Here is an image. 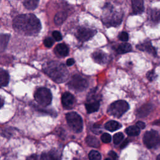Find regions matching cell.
<instances>
[{
	"label": "cell",
	"mask_w": 160,
	"mask_h": 160,
	"mask_svg": "<svg viewBox=\"0 0 160 160\" xmlns=\"http://www.w3.org/2000/svg\"><path fill=\"white\" fill-rule=\"evenodd\" d=\"M61 155L57 150H51L50 151L43 152L40 160H61Z\"/></svg>",
	"instance_id": "cell-13"
},
{
	"label": "cell",
	"mask_w": 160,
	"mask_h": 160,
	"mask_svg": "<svg viewBox=\"0 0 160 160\" xmlns=\"http://www.w3.org/2000/svg\"><path fill=\"white\" fill-rule=\"evenodd\" d=\"M68 86L70 89L78 92L85 90L88 86V82L86 78L79 74H74L71 77Z\"/></svg>",
	"instance_id": "cell-7"
},
{
	"label": "cell",
	"mask_w": 160,
	"mask_h": 160,
	"mask_svg": "<svg viewBox=\"0 0 160 160\" xmlns=\"http://www.w3.org/2000/svg\"><path fill=\"white\" fill-rule=\"evenodd\" d=\"M105 129L109 131H114L121 128V125L116 121H109L105 124Z\"/></svg>",
	"instance_id": "cell-21"
},
{
	"label": "cell",
	"mask_w": 160,
	"mask_h": 160,
	"mask_svg": "<svg viewBox=\"0 0 160 160\" xmlns=\"http://www.w3.org/2000/svg\"><path fill=\"white\" fill-rule=\"evenodd\" d=\"M128 143V139H126V140H125L122 143V144H121V148H124L126 145H127V144Z\"/></svg>",
	"instance_id": "cell-38"
},
{
	"label": "cell",
	"mask_w": 160,
	"mask_h": 160,
	"mask_svg": "<svg viewBox=\"0 0 160 160\" xmlns=\"http://www.w3.org/2000/svg\"><path fill=\"white\" fill-rule=\"evenodd\" d=\"M44 72L56 83L66 81L68 78V70L65 65L58 61H50L42 66Z\"/></svg>",
	"instance_id": "cell-2"
},
{
	"label": "cell",
	"mask_w": 160,
	"mask_h": 160,
	"mask_svg": "<svg viewBox=\"0 0 160 160\" xmlns=\"http://www.w3.org/2000/svg\"><path fill=\"white\" fill-rule=\"evenodd\" d=\"M148 16L150 21L154 23L160 22V9H151L148 12Z\"/></svg>",
	"instance_id": "cell-17"
},
{
	"label": "cell",
	"mask_w": 160,
	"mask_h": 160,
	"mask_svg": "<svg viewBox=\"0 0 160 160\" xmlns=\"http://www.w3.org/2000/svg\"><path fill=\"white\" fill-rule=\"evenodd\" d=\"M96 33V31L85 27H80L76 31L75 36L81 42H85L91 39Z\"/></svg>",
	"instance_id": "cell-9"
},
{
	"label": "cell",
	"mask_w": 160,
	"mask_h": 160,
	"mask_svg": "<svg viewBox=\"0 0 160 160\" xmlns=\"http://www.w3.org/2000/svg\"><path fill=\"white\" fill-rule=\"evenodd\" d=\"M38 2L39 0H24L23 5L26 9L29 10H33L37 8Z\"/></svg>",
	"instance_id": "cell-25"
},
{
	"label": "cell",
	"mask_w": 160,
	"mask_h": 160,
	"mask_svg": "<svg viewBox=\"0 0 160 160\" xmlns=\"http://www.w3.org/2000/svg\"><path fill=\"white\" fill-rule=\"evenodd\" d=\"M137 48L142 51H145L147 52L152 56H156V51L155 48L152 46L151 41H144L143 42L137 45Z\"/></svg>",
	"instance_id": "cell-12"
},
{
	"label": "cell",
	"mask_w": 160,
	"mask_h": 160,
	"mask_svg": "<svg viewBox=\"0 0 160 160\" xmlns=\"http://www.w3.org/2000/svg\"><path fill=\"white\" fill-rule=\"evenodd\" d=\"M108 154L111 158V159L112 160H118V156H117L116 153L114 151H111L110 152H109Z\"/></svg>",
	"instance_id": "cell-34"
},
{
	"label": "cell",
	"mask_w": 160,
	"mask_h": 160,
	"mask_svg": "<svg viewBox=\"0 0 160 160\" xmlns=\"http://www.w3.org/2000/svg\"><path fill=\"white\" fill-rule=\"evenodd\" d=\"M129 108L128 103L124 100H118L112 102L108 108V112L116 118L121 117Z\"/></svg>",
	"instance_id": "cell-4"
},
{
	"label": "cell",
	"mask_w": 160,
	"mask_h": 160,
	"mask_svg": "<svg viewBox=\"0 0 160 160\" xmlns=\"http://www.w3.org/2000/svg\"><path fill=\"white\" fill-rule=\"evenodd\" d=\"M152 108V105L151 104H146L142 106L138 111V116L139 117L146 116L151 111Z\"/></svg>",
	"instance_id": "cell-18"
},
{
	"label": "cell",
	"mask_w": 160,
	"mask_h": 160,
	"mask_svg": "<svg viewBox=\"0 0 160 160\" xmlns=\"http://www.w3.org/2000/svg\"><path fill=\"white\" fill-rule=\"evenodd\" d=\"M9 80V76L8 72L0 68V87H4L8 84Z\"/></svg>",
	"instance_id": "cell-19"
},
{
	"label": "cell",
	"mask_w": 160,
	"mask_h": 160,
	"mask_svg": "<svg viewBox=\"0 0 160 160\" xmlns=\"http://www.w3.org/2000/svg\"><path fill=\"white\" fill-rule=\"evenodd\" d=\"M124 135L122 132L116 133L113 136V142L115 144H118L123 139Z\"/></svg>",
	"instance_id": "cell-28"
},
{
	"label": "cell",
	"mask_w": 160,
	"mask_h": 160,
	"mask_svg": "<svg viewBox=\"0 0 160 160\" xmlns=\"http://www.w3.org/2000/svg\"><path fill=\"white\" fill-rule=\"evenodd\" d=\"M156 160H160V154H159L156 158Z\"/></svg>",
	"instance_id": "cell-40"
},
{
	"label": "cell",
	"mask_w": 160,
	"mask_h": 160,
	"mask_svg": "<svg viewBox=\"0 0 160 160\" xmlns=\"http://www.w3.org/2000/svg\"><path fill=\"white\" fill-rule=\"evenodd\" d=\"M74 60L72 58H69V59H68L66 61V64H67L68 66H72V64H74Z\"/></svg>",
	"instance_id": "cell-36"
},
{
	"label": "cell",
	"mask_w": 160,
	"mask_h": 160,
	"mask_svg": "<svg viewBox=\"0 0 160 160\" xmlns=\"http://www.w3.org/2000/svg\"><path fill=\"white\" fill-rule=\"evenodd\" d=\"M136 126L139 129H144V128H145V126H146L145 124H144L143 122H142V121H138V122H137Z\"/></svg>",
	"instance_id": "cell-35"
},
{
	"label": "cell",
	"mask_w": 160,
	"mask_h": 160,
	"mask_svg": "<svg viewBox=\"0 0 160 160\" xmlns=\"http://www.w3.org/2000/svg\"><path fill=\"white\" fill-rule=\"evenodd\" d=\"M143 142L148 148H153L160 144V136L154 130L147 131L143 136Z\"/></svg>",
	"instance_id": "cell-8"
},
{
	"label": "cell",
	"mask_w": 160,
	"mask_h": 160,
	"mask_svg": "<svg viewBox=\"0 0 160 160\" xmlns=\"http://www.w3.org/2000/svg\"><path fill=\"white\" fill-rule=\"evenodd\" d=\"M105 160H112V159H110V158H106Z\"/></svg>",
	"instance_id": "cell-41"
},
{
	"label": "cell",
	"mask_w": 160,
	"mask_h": 160,
	"mask_svg": "<svg viewBox=\"0 0 160 160\" xmlns=\"http://www.w3.org/2000/svg\"><path fill=\"white\" fill-rule=\"evenodd\" d=\"M10 36L7 34H0V51H4L8 43Z\"/></svg>",
	"instance_id": "cell-24"
},
{
	"label": "cell",
	"mask_w": 160,
	"mask_h": 160,
	"mask_svg": "<svg viewBox=\"0 0 160 160\" xmlns=\"http://www.w3.org/2000/svg\"><path fill=\"white\" fill-rule=\"evenodd\" d=\"M86 142L88 146L93 148H98L100 144L98 139L93 136H88L86 138Z\"/></svg>",
	"instance_id": "cell-23"
},
{
	"label": "cell",
	"mask_w": 160,
	"mask_h": 160,
	"mask_svg": "<svg viewBox=\"0 0 160 160\" xmlns=\"http://www.w3.org/2000/svg\"><path fill=\"white\" fill-rule=\"evenodd\" d=\"M55 54L60 57H65L69 54V48L64 43L58 44L54 48Z\"/></svg>",
	"instance_id": "cell-15"
},
{
	"label": "cell",
	"mask_w": 160,
	"mask_h": 160,
	"mask_svg": "<svg viewBox=\"0 0 160 160\" xmlns=\"http://www.w3.org/2000/svg\"><path fill=\"white\" fill-rule=\"evenodd\" d=\"M122 16L120 12H116L111 5L107 4L103 8L102 21L108 27L117 26L121 24Z\"/></svg>",
	"instance_id": "cell-3"
},
{
	"label": "cell",
	"mask_w": 160,
	"mask_h": 160,
	"mask_svg": "<svg viewBox=\"0 0 160 160\" xmlns=\"http://www.w3.org/2000/svg\"><path fill=\"white\" fill-rule=\"evenodd\" d=\"M75 99L74 96L69 92H65L61 96V102L63 107L66 109H71L72 108L74 104Z\"/></svg>",
	"instance_id": "cell-11"
},
{
	"label": "cell",
	"mask_w": 160,
	"mask_h": 160,
	"mask_svg": "<svg viewBox=\"0 0 160 160\" xmlns=\"http://www.w3.org/2000/svg\"><path fill=\"white\" fill-rule=\"evenodd\" d=\"M119 39L123 42H126L129 39V35L126 32L122 31L119 34Z\"/></svg>",
	"instance_id": "cell-32"
},
{
	"label": "cell",
	"mask_w": 160,
	"mask_h": 160,
	"mask_svg": "<svg viewBox=\"0 0 160 160\" xmlns=\"http://www.w3.org/2000/svg\"><path fill=\"white\" fill-rule=\"evenodd\" d=\"M126 132L130 136H136L139 134L140 129L136 125L131 126L126 128Z\"/></svg>",
	"instance_id": "cell-26"
},
{
	"label": "cell",
	"mask_w": 160,
	"mask_h": 160,
	"mask_svg": "<svg viewBox=\"0 0 160 160\" xmlns=\"http://www.w3.org/2000/svg\"><path fill=\"white\" fill-rule=\"evenodd\" d=\"M52 35L53 38L57 41H59L62 40V36L61 32L58 31H54L52 33Z\"/></svg>",
	"instance_id": "cell-31"
},
{
	"label": "cell",
	"mask_w": 160,
	"mask_h": 160,
	"mask_svg": "<svg viewBox=\"0 0 160 160\" xmlns=\"http://www.w3.org/2000/svg\"><path fill=\"white\" fill-rule=\"evenodd\" d=\"M44 46L48 48H49L51 47H52V46L53 45V43H54V41L52 39V38H50V37H47L46 38H45L44 39Z\"/></svg>",
	"instance_id": "cell-29"
},
{
	"label": "cell",
	"mask_w": 160,
	"mask_h": 160,
	"mask_svg": "<svg viewBox=\"0 0 160 160\" xmlns=\"http://www.w3.org/2000/svg\"><path fill=\"white\" fill-rule=\"evenodd\" d=\"M26 160H38V157L36 154H32L28 156Z\"/></svg>",
	"instance_id": "cell-37"
},
{
	"label": "cell",
	"mask_w": 160,
	"mask_h": 160,
	"mask_svg": "<svg viewBox=\"0 0 160 160\" xmlns=\"http://www.w3.org/2000/svg\"><path fill=\"white\" fill-rule=\"evenodd\" d=\"M12 26L16 31L26 36H35L41 29L40 21L32 14L17 16L13 19Z\"/></svg>",
	"instance_id": "cell-1"
},
{
	"label": "cell",
	"mask_w": 160,
	"mask_h": 160,
	"mask_svg": "<svg viewBox=\"0 0 160 160\" xmlns=\"http://www.w3.org/2000/svg\"><path fill=\"white\" fill-rule=\"evenodd\" d=\"M93 60L100 64H104L108 61V55L102 51H96L92 55Z\"/></svg>",
	"instance_id": "cell-14"
},
{
	"label": "cell",
	"mask_w": 160,
	"mask_h": 160,
	"mask_svg": "<svg viewBox=\"0 0 160 160\" xmlns=\"http://www.w3.org/2000/svg\"><path fill=\"white\" fill-rule=\"evenodd\" d=\"M66 119L70 128L75 132H80L83 128L82 119L80 115L76 112H70L66 114Z\"/></svg>",
	"instance_id": "cell-5"
},
{
	"label": "cell",
	"mask_w": 160,
	"mask_h": 160,
	"mask_svg": "<svg viewBox=\"0 0 160 160\" xmlns=\"http://www.w3.org/2000/svg\"><path fill=\"white\" fill-rule=\"evenodd\" d=\"M3 104H4V102H3V100L0 98V108L3 106Z\"/></svg>",
	"instance_id": "cell-39"
},
{
	"label": "cell",
	"mask_w": 160,
	"mask_h": 160,
	"mask_svg": "<svg viewBox=\"0 0 160 160\" xmlns=\"http://www.w3.org/2000/svg\"><path fill=\"white\" fill-rule=\"evenodd\" d=\"M36 101L42 106L49 105L52 101V94L50 90L46 88H39L34 92Z\"/></svg>",
	"instance_id": "cell-6"
},
{
	"label": "cell",
	"mask_w": 160,
	"mask_h": 160,
	"mask_svg": "<svg viewBox=\"0 0 160 160\" xmlns=\"http://www.w3.org/2000/svg\"><path fill=\"white\" fill-rule=\"evenodd\" d=\"M147 77L148 78V79L149 81H152L155 79V77H156V74H155V72L153 71H149L148 73L147 74Z\"/></svg>",
	"instance_id": "cell-33"
},
{
	"label": "cell",
	"mask_w": 160,
	"mask_h": 160,
	"mask_svg": "<svg viewBox=\"0 0 160 160\" xmlns=\"http://www.w3.org/2000/svg\"><path fill=\"white\" fill-rule=\"evenodd\" d=\"M99 106L100 104L99 100L94 98L92 94H91V96H89L88 101L85 104L86 111L88 113H92L97 111L99 108Z\"/></svg>",
	"instance_id": "cell-10"
},
{
	"label": "cell",
	"mask_w": 160,
	"mask_h": 160,
	"mask_svg": "<svg viewBox=\"0 0 160 160\" xmlns=\"http://www.w3.org/2000/svg\"><path fill=\"white\" fill-rule=\"evenodd\" d=\"M89 160H101V154L95 150H92L89 153Z\"/></svg>",
	"instance_id": "cell-27"
},
{
	"label": "cell",
	"mask_w": 160,
	"mask_h": 160,
	"mask_svg": "<svg viewBox=\"0 0 160 160\" xmlns=\"http://www.w3.org/2000/svg\"><path fill=\"white\" fill-rule=\"evenodd\" d=\"M68 17V13L66 11H60L54 16V23L57 25H61L63 23V22Z\"/></svg>",
	"instance_id": "cell-20"
},
{
	"label": "cell",
	"mask_w": 160,
	"mask_h": 160,
	"mask_svg": "<svg viewBox=\"0 0 160 160\" xmlns=\"http://www.w3.org/2000/svg\"><path fill=\"white\" fill-rule=\"evenodd\" d=\"M101 141L104 143H108L111 141V136L108 133H104L101 137Z\"/></svg>",
	"instance_id": "cell-30"
},
{
	"label": "cell",
	"mask_w": 160,
	"mask_h": 160,
	"mask_svg": "<svg viewBox=\"0 0 160 160\" xmlns=\"http://www.w3.org/2000/svg\"><path fill=\"white\" fill-rule=\"evenodd\" d=\"M132 12L134 14H141L144 11L143 0H131Z\"/></svg>",
	"instance_id": "cell-16"
},
{
	"label": "cell",
	"mask_w": 160,
	"mask_h": 160,
	"mask_svg": "<svg viewBox=\"0 0 160 160\" xmlns=\"http://www.w3.org/2000/svg\"><path fill=\"white\" fill-rule=\"evenodd\" d=\"M131 46L128 42H123L118 46L116 49V52L118 54H124L129 52L131 51Z\"/></svg>",
	"instance_id": "cell-22"
}]
</instances>
